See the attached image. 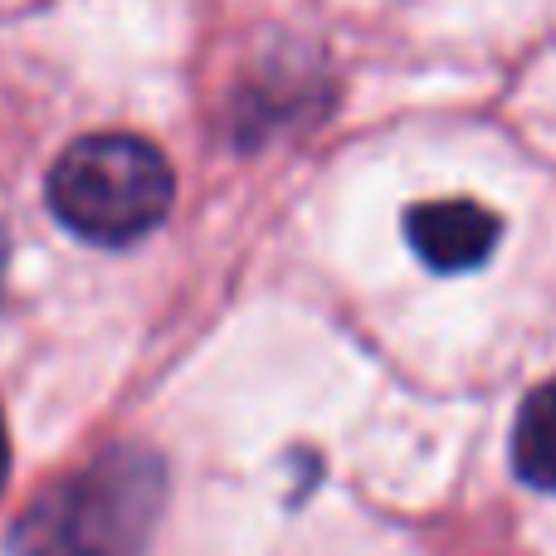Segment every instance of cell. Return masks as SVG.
I'll list each match as a JSON object with an SVG mask.
<instances>
[{
    "mask_svg": "<svg viewBox=\"0 0 556 556\" xmlns=\"http://www.w3.org/2000/svg\"><path fill=\"white\" fill-rule=\"evenodd\" d=\"M166 503V464L113 444L49 483L15 528V556H142Z\"/></svg>",
    "mask_w": 556,
    "mask_h": 556,
    "instance_id": "obj_1",
    "label": "cell"
},
{
    "mask_svg": "<svg viewBox=\"0 0 556 556\" xmlns=\"http://www.w3.org/2000/svg\"><path fill=\"white\" fill-rule=\"evenodd\" d=\"M513 469L522 483L556 493V376L542 381L513 420Z\"/></svg>",
    "mask_w": 556,
    "mask_h": 556,
    "instance_id": "obj_4",
    "label": "cell"
},
{
    "mask_svg": "<svg viewBox=\"0 0 556 556\" xmlns=\"http://www.w3.org/2000/svg\"><path fill=\"white\" fill-rule=\"evenodd\" d=\"M10 479V434H5V415H0V489Z\"/></svg>",
    "mask_w": 556,
    "mask_h": 556,
    "instance_id": "obj_5",
    "label": "cell"
},
{
    "mask_svg": "<svg viewBox=\"0 0 556 556\" xmlns=\"http://www.w3.org/2000/svg\"><path fill=\"white\" fill-rule=\"evenodd\" d=\"M498 215L479 201H425L405 215V240L434 274H469L498 244Z\"/></svg>",
    "mask_w": 556,
    "mask_h": 556,
    "instance_id": "obj_3",
    "label": "cell"
},
{
    "mask_svg": "<svg viewBox=\"0 0 556 556\" xmlns=\"http://www.w3.org/2000/svg\"><path fill=\"white\" fill-rule=\"evenodd\" d=\"M0 260H5V244H0Z\"/></svg>",
    "mask_w": 556,
    "mask_h": 556,
    "instance_id": "obj_6",
    "label": "cell"
},
{
    "mask_svg": "<svg viewBox=\"0 0 556 556\" xmlns=\"http://www.w3.org/2000/svg\"><path fill=\"white\" fill-rule=\"evenodd\" d=\"M172 201V162L132 132L78 137L49 166V211L88 244H137L166 220Z\"/></svg>",
    "mask_w": 556,
    "mask_h": 556,
    "instance_id": "obj_2",
    "label": "cell"
}]
</instances>
